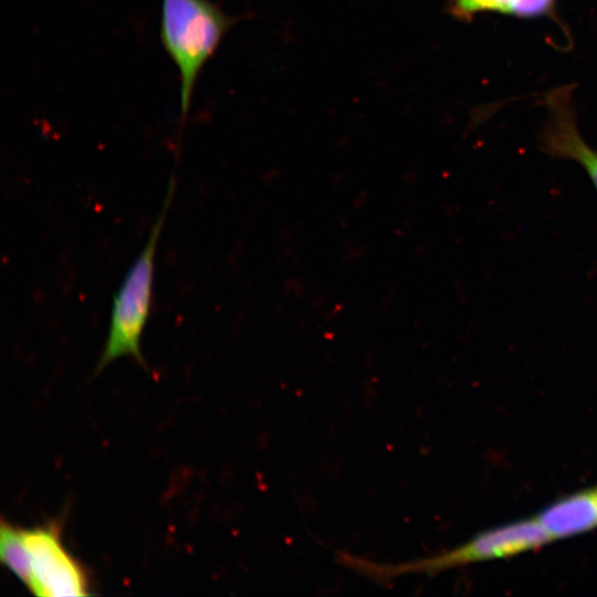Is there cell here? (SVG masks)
Returning <instances> with one entry per match:
<instances>
[{
  "label": "cell",
  "instance_id": "6da1fadb",
  "mask_svg": "<svg viewBox=\"0 0 597 597\" xmlns=\"http://www.w3.org/2000/svg\"><path fill=\"white\" fill-rule=\"evenodd\" d=\"M234 23L211 0H161V44L179 75L180 129L187 121L198 77Z\"/></svg>",
  "mask_w": 597,
  "mask_h": 597
},
{
  "label": "cell",
  "instance_id": "7a4b0ae2",
  "mask_svg": "<svg viewBox=\"0 0 597 597\" xmlns=\"http://www.w3.org/2000/svg\"><path fill=\"white\" fill-rule=\"evenodd\" d=\"M547 543H551V540L536 517H532L484 531L448 552L429 557L401 563H378L348 552H337L336 562L359 575L384 584L402 575L432 576L454 567L507 558Z\"/></svg>",
  "mask_w": 597,
  "mask_h": 597
},
{
  "label": "cell",
  "instance_id": "3957f363",
  "mask_svg": "<svg viewBox=\"0 0 597 597\" xmlns=\"http://www.w3.org/2000/svg\"><path fill=\"white\" fill-rule=\"evenodd\" d=\"M175 186V177L171 176L161 210L148 239L113 296L108 333L96 373L123 356H130L146 367L140 339L151 307L157 243L172 201Z\"/></svg>",
  "mask_w": 597,
  "mask_h": 597
},
{
  "label": "cell",
  "instance_id": "277c9868",
  "mask_svg": "<svg viewBox=\"0 0 597 597\" xmlns=\"http://www.w3.org/2000/svg\"><path fill=\"white\" fill-rule=\"evenodd\" d=\"M27 549L25 587L35 596H87L90 583L81 563L65 548L61 525L22 527Z\"/></svg>",
  "mask_w": 597,
  "mask_h": 597
},
{
  "label": "cell",
  "instance_id": "5b68a950",
  "mask_svg": "<svg viewBox=\"0 0 597 597\" xmlns=\"http://www.w3.org/2000/svg\"><path fill=\"white\" fill-rule=\"evenodd\" d=\"M572 88L573 85L555 88L547 93L543 101L549 117L543 137L544 146L551 155L580 164L597 189V153L577 130Z\"/></svg>",
  "mask_w": 597,
  "mask_h": 597
},
{
  "label": "cell",
  "instance_id": "8992f818",
  "mask_svg": "<svg viewBox=\"0 0 597 597\" xmlns=\"http://www.w3.org/2000/svg\"><path fill=\"white\" fill-rule=\"evenodd\" d=\"M535 517L551 542L593 531L597 528V488L559 499Z\"/></svg>",
  "mask_w": 597,
  "mask_h": 597
},
{
  "label": "cell",
  "instance_id": "52a82bcc",
  "mask_svg": "<svg viewBox=\"0 0 597 597\" xmlns=\"http://www.w3.org/2000/svg\"><path fill=\"white\" fill-rule=\"evenodd\" d=\"M449 6L451 13L462 20L482 12L531 19L552 17L556 0H449Z\"/></svg>",
  "mask_w": 597,
  "mask_h": 597
},
{
  "label": "cell",
  "instance_id": "ba28073f",
  "mask_svg": "<svg viewBox=\"0 0 597 597\" xmlns=\"http://www.w3.org/2000/svg\"><path fill=\"white\" fill-rule=\"evenodd\" d=\"M0 559L23 584L28 575L27 549L22 527L7 522L0 525Z\"/></svg>",
  "mask_w": 597,
  "mask_h": 597
}]
</instances>
